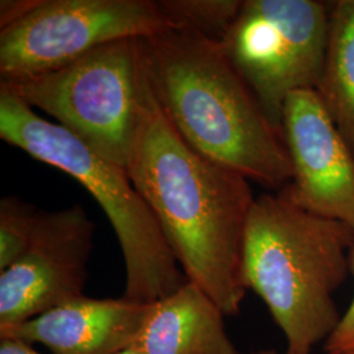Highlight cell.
<instances>
[{"instance_id": "cell-1", "label": "cell", "mask_w": 354, "mask_h": 354, "mask_svg": "<svg viewBox=\"0 0 354 354\" xmlns=\"http://www.w3.org/2000/svg\"><path fill=\"white\" fill-rule=\"evenodd\" d=\"M127 169L185 277L225 315H238L248 291L243 251L256 200L250 180L192 149L167 118L151 84Z\"/></svg>"}, {"instance_id": "cell-2", "label": "cell", "mask_w": 354, "mask_h": 354, "mask_svg": "<svg viewBox=\"0 0 354 354\" xmlns=\"http://www.w3.org/2000/svg\"><path fill=\"white\" fill-rule=\"evenodd\" d=\"M153 95L192 149L250 181L281 190L290 159L221 42L175 28L140 38Z\"/></svg>"}, {"instance_id": "cell-3", "label": "cell", "mask_w": 354, "mask_h": 354, "mask_svg": "<svg viewBox=\"0 0 354 354\" xmlns=\"http://www.w3.org/2000/svg\"><path fill=\"white\" fill-rule=\"evenodd\" d=\"M354 231L277 194L256 197L248 218L243 274L266 304L288 352L311 354L327 342L340 313L335 292L352 273Z\"/></svg>"}, {"instance_id": "cell-4", "label": "cell", "mask_w": 354, "mask_h": 354, "mask_svg": "<svg viewBox=\"0 0 354 354\" xmlns=\"http://www.w3.org/2000/svg\"><path fill=\"white\" fill-rule=\"evenodd\" d=\"M0 138L74 177L95 197L113 227L125 260L122 297L152 304L188 281L127 168L92 151L68 130L39 117L26 102L4 91H0Z\"/></svg>"}, {"instance_id": "cell-5", "label": "cell", "mask_w": 354, "mask_h": 354, "mask_svg": "<svg viewBox=\"0 0 354 354\" xmlns=\"http://www.w3.org/2000/svg\"><path fill=\"white\" fill-rule=\"evenodd\" d=\"M149 87L140 38L117 39L48 73L0 82V91L49 114L124 168L137 143Z\"/></svg>"}, {"instance_id": "cell-6", "label": "cell", "mask_w": 354, "mask_h": 354, "mask_svg": "<svg viewBox=\"0 0 354 354\" xmlns=\"http://www.w3.org/2000/svg\"><path fill=\"white\" fill-rule=\"evenodd\" d=\"M328 3L317 0H244L222 46L282 134L291 93L317 89L328 44Z\"/></svg>"}, {"instance_id": "cell-7", "label": "cell", "mask_w": 354, "mask_h": 354, "mask_svg": "<svg viewBox=\"0 0 354 354\" xmlns=\"http://www.w3.org/2000/svg\"><path fill=\"white\" fill-rule=\"evenodd\" d=\"M160 0H26L0 26V82L48 73L105 44L174 29Z\"/></svg>"}, {"instance_id": "cell-8", "label": "cell", "mask_w": 354, "mask_h": 354, "mask_svg": "<svg viewBox=\"0 0 354 354\" xmlns=\"http://www.w3.org/2000/svg\"><path fill=\"white\" fill-rule=\"evenodd\" d=\"M95 230L79 203L41 212L24 252L0 272V327L30 320L84 295Z\"/></svg>"}, {"instance_id": "cell-9", "label": "cell", "mask_w": 354, "mask_h": 354, "mask_svg": "<svg viewBox=\"0 0 354 354\" xmlns=\"http://www.w3.org/2000/svg\"><path fill=\"white\" fill-rule=\"evenodd\" d=\"M281 131L292 175L279 196L354 231L353 152L315 89L297 91L288 97Z\"/></svg>"}, {"instance_id": "cell-10", "label": "cell", "mask_w": 354, "mask_h": 354, "mask_svg": "<svg viewBox=\"0 0 354 354\" xmlns=\"http://www.w3.org/2000/svg\"><path fill=\"white\" fill-rule=\"evenodd\" d=\"M150 304L86 295L23 323L0 327V339L41 344L53 354H120L133 348Z\"/></svg>"}, {"instance_id": "cell-11", "label": "cell", "mask_w": 354, "mask_h": 354, "mask_svg": "<svg viewBox=\"0 0 354 354\" xmlns=\"http://www.w3.org/2000/svg\"><path fill=\"white\" fill-rule=\"evenodd\" d=\"M225 317L200 286L187 281L150 304L133 348L140 354H241L228 336Z\"/></svg>"}, {"instance_id": "cell-12", "label": "cell", "mask_w": 354, "mask_h": 354, "mask_svg": "<svg viewBox=\"0 0 354 354\" xmlns=\"http://www.w3.org/2000/svg\"><path fill=\"white\" fill-rule=\"evenodd\" d=\"M315 91L354 155V0L329 3L327 53Z\"/></svg>"}, {"instance_id": "cell-13", "label": "cell", "mask_w": 354, "mask_h": 354, "mask_svg": "<svg viewBox=\"0 0 354 354\" xmlns=\"http://www.w3.org/2000/svg\"><path fill=\"white\" fill-rule=\"evenodd\" d=\"M160 3L175 28L190 29L215 42H222L243 6L241 0H160Z\"/></svg>"}, {"instance_id": "cell-14", "label": "cell", "mask_w": 354, "mask_h": 354, "mask_svg": "<svg viewBox=\"0 0 354 354\" xmlns=\"http://www.w3.org/2000/svg\"><path fill=\"white\" fill-rule=\"evenodd\" d=\"M41 210L19 196H4L0 201V272L24 252L37 225Z\"/></svg>"}, {"instance_id": "cell-15", "label": "cell", "mask_w": 354, "mask_h": 354, "mask_svg": "<svg viewBox=\"0 0 354 354\" xmlns=\"http://www.w3.org/2000/svg\"><path fill=\"white\" fill-rule=\"evenodd\" d=\"M352 274L354 276V248L352 251ZM324 352L326 354H354V295L336 328L324 342Z\"/></svg>"}, {"instance_id": "cell-16", "label": "cell", "mask_w": 354, "mask_h": 354, "mask_svg": "<svg viewBox=\"0 0 354 354\" xmlns=\"http://www.w3.org/2000/svg\"><path fill=\"white\" fill-rule=\"evenodd\" d=\"M0 354H41L30 345L20 340L0 339Z\"/></svg>"}, {"instance_id": "cell-17", "label": "cell", "mask_w": 354, "mask_h": 354, "mask_svg": "<svg viewBox=\"0 0 354 354\" xmlns=\"http://www.w3.org/2000/svg\"><path fill=\"white\" fill-rule=\"evenodd\" d=\"M252 354H281L279 352H276V351H273V349H266V351H259V352H254ZM283 354H297V353H291V352H288L286 351V353Z\"/></svg>"}, {"instance_id": "cell-18", "label": "cell", "mask_w": 354, "mask_h": 354, "mask_svg": "<svg viewBox=\"0 0 354 354\" xmlns=\"http://www.w3.org/2000/svg\"><path fill=\"white\" fill-rule=\"evenodd\" d=\"M120 354H140L138 351H136L134 348H130V349H127V351H125V352H122V353Z\"/></svg>"}]
</instances>
